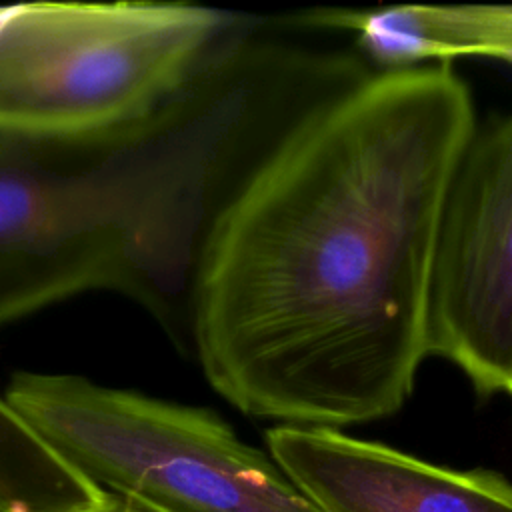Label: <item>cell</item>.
<instances>
[{"instance_id":"1","label":"cell","mask_w":512,"mask_h":512,"mask_svg":"<svg viewBox=\"0 0 512 512\" xmlns=\"http://www.w3.org/2000/svg\"><path fill=\"white\" fill-rule=\"evenodd\" d=\"M450 64L372 72L314 114L214 230L190 352L236 410L342 430L396 414L428 354L444 202L476 134Z\"/></svg>"},{"instance_id":"2","label":"cell","mask_w":512,"mask_h":512,"mask_svg":"<svg viewBox=\"0 0 512 512\" xmlns=\"http://www.w3.org/2000/svg\"><path fill=\"white\" fill-rule=\"evenodd\" d=\"M360 76L346 50L240 16L138 122L84 136L0 134V326L114 292L190 352L194 284L214 230Z\"/></svg>"},{"instance_id":"3","label":"cell","mask_w":512,"mask_h":512,"mask_svg":"<svg viewBox=\"0 0 512 512\" xmlns=\"http://www.w3.org/2000/svg\"><path fill=\"white\" fill-rule=\"evenodd\" d=\"M2 404L62 470L152 512H320L212 410L58 372L14 374Z\"/></svg>"},{"instance_id":"4","label":"cell","mask_w":512,"mask_h":512,"mask_svg":"<svg viewBox=\"0 0 512 512\" xmlns=\"http://www.w3.org/2000/svg\"><path fill=\"white\" fill-rule=\"evenodd\" d=\"M238 18L188 2L0 8V134L84 136L138 122Z\"/></svg>"},{"instance_id":"5","label":"cell","mask_w":512,"mask_h":512,"mask_svg":"<svg viewBox=\"0 0 512 512\" xmlns=\"http://www.w3.org/2000/svg\"><path fill=\"white\" fill-rule=\"evenodd\" d=\"M428 354L480 396H512V112L476 128L436 242Z\"/></svg>"},{"instance_id":"6","label":"cell","mask_w":512,"mask_h":512,"mask_svg":"<svg viewBox=\"0 0 512 512\" xmlns=\"http://www.w3.org/2000/svg\"><path fill=\"white\" fill-rule=\"evenodd\" d=\"M266 448L320 512H512V484L340 430L272 426Z\"/></svg>"},{"instance_id":"7","label":"cell","mask_w":512,"mask_h":512,"mask_svg":"<svg viewBox=\"0 0 512 512\" xmlns=\"http://www.w3.org/2000/svg\"><path fill=\"white\" fill-rule=\"evenodd\" d=\"M284 28L346 32L376 70L452 64L480 56L512 64V4H392L318 8L276 18Z\"/></svg>"},{"instance_id":"8","label":"cell","mask_w":512,"mask_h":512,"mask_svg":"<svg viewBox=\"0 0 512 512\" xmlns=\"http://www.w3.org/2000/svg\"><path fill=\"white\" fill-rule=\"evenodd\" d=\"M0 512H152L144 506H140L138 502L118 496V494H110L104 490H92L88 494L86 500L68 506V508H56V510H32L26 508L22 504H8V506H0Z\"/></svg>"},{"instance_id":"9","label":"cell","mask_w":512,"mask_h":512,"mask_svg":"<svg viewBox=\"0 0 512 512\" xmlns=\"http://www.w3.org/2000/svg\"><path fill=\"white\" fill-rule=\"evenodd\" d=\"M0 412H2V398H0Z\"/></svg>"}]
</instances>
